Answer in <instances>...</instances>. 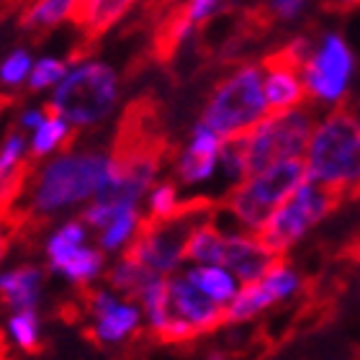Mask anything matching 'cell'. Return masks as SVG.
<instances>
[{
	"instance_id": "1",
	"label": "cell",
	"mask_w": 360,
	"mask_h": 360,
	"mask_svg": "<svg viewBox=\"0 0 360 360\" xmlns=\"http://www.w3.org/2000/svg\"><path fill=\"white\" fill-rule=\"evenodd\" d=\"M307 178L345 191L360 183V121L350 111H335L314 129L307 147Z\"/></svg>"
},
{
	"instance_id": "2",
	"label": "cell",
	"mask_w": 360,
	"mask_h": 360,
	"mask_svg": "<svg viewBox=\"0 0 360 360\" xmlns=\"http://www.w3.org/2000/svg\"><path fill=\"white\" fill-rule=\"evenodd\" d=\"M270 113L263 88V70L245 65L221 80L203 108V124L221 139L250 134Z\"/></svg>"
},
{
	"instance_id": "3",
	"label": "cell",
	"mask_w": 360,
	"mask_h": 360,
	"mask_svg": "<svg viewBox=\"0 0 360 360\" xmlns=\"http://www.w3.org/2000/svg\"><path fill=\"white\" fill-rule=\"evenodd\" d=\"M108 158L96 152H68L41 170L34 191V214H52L96 195L108 178Z\"/></svg>"
},
{
	"instance_id": "4",
	"label": "cell",
	"mask_w": 360,
	"mask_h": 360,
	"mask_svg": "<svg viewBox=\"0 0 360 360\" xmlns=\"http://www.w3.org/2000/svg\"><path fill=\"white\" fill-rule=\"evenodd\" d=\"M304 180H307V160H281L260 173H252L248 180H242L240 186H234L232 193L224 198V206L226 211H232L242 226H248L250 232H257L270 219V214Z\"/></svg>"
},
{
	"instance_id": "5",
	"label": "cell",
	"mask_w": 360,
	"mask_h": 360,
	"mask_svg": "<svg viewBox=\"0 0 360 360\" xmlns=\"http://www.w3.org/2000/svg\"><path fill=\"white\" fill-rule=\"evenodd\" d=\"M119 98V77L103 62H85L62 77L54 103L72 127H93L113 111Z\"/></svg>"
},
{
	"instance_id": "6",
	"label": "cell",
	"mask_w": 360,
	"mask_h": 360,
	"mask_svg": "<svg viewBox=\"0 0 360 360\" xmlns=\"http://www.w3.org/2000/svg\"><path fill=\"white\" fill-rule=\"evenodd\" d=\"M340 201V191L327 186H319L314 180H304L270 219L255 232V237L276 255H283L293 242H299L304 234L322 221Z\"/></svg>"
},
{
	"instance_id": "7",
	"label": "cell",
	"mask_w": 360,
	"mask_h": 360,
	"mask_svg": "<svg viewBox=\"0 0 360 360\" xmlns=\"http://www.w3.org/2000/svg\"><path fill=\"white\" fill-rule=\"evenodd\" d=\"M314 134V116L307 108L268 113L248 134V178L281 160L301 158Z\"/></svg>"
},
{
	"instance_id": "8",
	"label": "cell",
	"mask_w": 360,
	"mask_h": 360,
	"mask_svg": "<svg viewBox=\"0 0 360 360\" xmlns=\"http://www.w3.org/2000/svg\"><path fill=\"white\" fill-rule=\"evenodd\" d=\"M353 75V54L338 34H327L316 52L309 54V60L301 68V77L309 96L335 103L342 98Z\"/></svg>"
},
{
	"instance_id": "9",
	"label": "cell",
	"mask_w": 360,
	"mask_h": 360,
	"mask_svg": "<svg viewBox=\"0 0 360 360\" xmlns=\"http://www.w3.org/2000/svg\"><path fill=\"white\" fill-rule=\"evenodd\" d=\"M170 309L173 314L183 316L195 324L201 332H214L217 327L226 324V309L203 293L188 276L170 278Z\"/></svg>"
},
{
	"instance_id": "10",
	"label": "cell",
	"mask_w": 360,
	"mask_h": 360,
	"mask_svg": "<svg viewBox=\"0 0 360 360\" xmlns=\"http://www.w3.org/2000/svg\"><path fill=\"white\" fill-rule=\"evenodd\" d=\"M276 252H270L257 237H240V234H229L224 237V248H221V263L226 270H232L242 283H252L260 281L276 263Z\"/></svg>"
},
{
	"instance_id": "11",
	"label": "cell",
	"mask_w": 360,
	"mask_h": 360,
	"mask_svg": "<svg viewBox=\"0 0 360 360\" xmlns=\"http://www.w3.org/2000/svg\"><path fill=\"white\" fill-rule=\"evenodd\" d=\"M136 0H80L75 6V11L70 13V21L77 23L83 29V52L80 60L90 52V46L98 37H103L105 31L111 29L113 23L119 21L121 15L127 13L129 8L134 6Z\"/></svg>"
},
{
	"instance_id": "12",
	"label": "cell",
	"mask_w": 360,
	"mask_h": 360,
	"mask_svg": "<svg viewBox=\"0 0 360 360\" xmlns=\"http://www.w3.org/2000/svg\"><path fill=\"white\" fill-rule=\"evenodd\" d=\"M39 291H41V270L39 268H15L0 276V301L13 311L37 309Z\"/></svg>"
},
{
	"instance_id": "13",
	"label": "cell",
	"mask_w": 360,
	"mask_h": 360,
	"mask_svg": "<svg viewBox=\"0 0 360 360\" xmlns=\"http://www.w3.org/2000/svg\"><path fill=\"white\" fill-rule=\"evenodd\" d=\"M158 23L160 26H158V34H155V60L160 65H165V62H170L175 57V52L186 41V37L191 34V29H193L195 23L188 15L186 3L170 8Z\"/></svg>"
},
{
	"instance_id": "14",
	"label": "cell",
	"mask_w": 360,
	"mask_h": 360,
	"mask_svg": "<svg viewBox=\"0 0 360 360\" xmlns=\"http://www.w3.org/2000/svg\"><path fill=\"white\" fill-rule=\"evenodd\" d=\"M49 260H52L54 270H60L62 276H68L70 281H75L80 285L88 283L90 278L98 276V270L103 268V252L80 248V245L54 250V252H49Z\"/></svg>"
},
{
	"instance_id": "15",
	"label": "cell",
	"mask_w": 360,
	"mask_h": 360,
	"mask_svg": "<svg viewBox=\"0 0 360 360\" xmlns=\"http://www.w3.org/2000/svg\"><path fill=\"white\" fill-rule=\"evenodd\" d=\"M278 293L265 283L263 278L260 281H252V283H245L242 291H237L229 307H226V324L232 322H245V319H252L255 314H260L263 309L278 304Z\"/></svg>"
},
{
	"instance_id": "16",
	"label": "cell",
	"mask_w": 360,
	"mask_h": 360,
	"mask_svg": "<svg viewBox=\"0 0 360 360\" xmlns=\"http://www.w3.org/2000/svg\"><path fill=\"white\" fill-rule=\"evenodd\" d=\"M155 276H158V270L147 268V265L139 263V260L121 257V263L108 270L105 281H108L111 288L121 291V296L127 301H134V299H142V291L147 288V283H150Z\"/></svg>"
},
{
	"instance_id": "17",
	"label": "cell",
	"mask_w": 360,
	"mask_h": 360,
	"mask_svg": "<svg viewBox=\"0 0 360 360\" xmlns=\"http://www.w3.org/2000/svg\"><path fill=\"white\" fill-rule=\"evenodd\" d=\"M221 248H224V234L217 229L214 219H206L188 237L186 260H193L195 265H219Z\"/></svg>"
},
{
	"instance_id": "18",
	"label": "cell",
	"mask_w": 360,
	"mask_h": 360,
	"mask_svg": "<svg viewBox=\"0 0 360 360\" xmlns=\"http://www.w3.org/2000/svg\"><path fill=\"white\" fill-rule=\"evenodd\" d=\"M203 293H209L211 299L219 304H229L237 296V276L224 265H195L186 273Z\"/></svg>"
},
{
	"instance_id": "19",
	"label": "cell",
	"mask_w": 360,
	"mask_h": 360,
	"mask_svg": "<svg viewBox=\"0 0 360 360\" xmlns=\"http://www.w3.org/2000/svg\"><path fill=\"white\" fill-rule=\"evenodd\" d=\"M139 324V309L129 307V304H116L113 309H108L105 314L98 316V324L93 332V342H119L127 335L136 330Z\"/></svg>"
},
{
	"instance_id": "20",
	"label": "cell",
	"mask_w": 360,
	"mask_h": 360,
	"mask_svg": "<svg viewBox=\"0 0 360 360\" xmlns=\"http://www.w3.org/2000/svg\"><path fill=\"white\" fill-rule=\"evenodd\" d=\"M80 0H37L34 6L23 13V29H52L62 18H70Z\"/></svg>"
},
{
	"instance_id": "21",
	"label": "cell",
	"mask_w": 360,
	"mask_h": 360,
	"mask_svg": "<svg viewBox=\"0 0 360 360\" xmlns=\"http://www.w3.org/2000/svg\"><path fill=\"white\" fill-rule=\"evenodd\" d=\"M72 131H70V121L62 116H46L44 124L37 129L34 142H31V158H44L46 152H52L54 147H60L62 142L70 144Z\"/></svg>"
},
{
	"instance_id": "22",
	"label": "cell",
	"mask_w": 360,
	"mask_h": 360,
	"mask_svg": "<svg viewBox=\"0 0 360 360\" xmlns=\"http://www.w3.org/2000/svg\"><path fill=\"white\" fill-rule=\"evenodd\" d=\"M139 214H136V209L131 206V209H124L119 211L116 217H113V221L108 226H103V234H101V248L103 250H119L124 242L134 234L136 224H139Z\"/></svg>"
},
{
	"instance_id": "23",
	"label": "cell",
	"mask_w": 360,
	"mask_h": 360,
	"mask_svg": "<svg viewBox=\"0 0 360 360\" xmlns=\"http://www.w3.org/2000/svg\"><path fill=\"white\" fill-rule=\"evenodd\" d=\"M219 165V155H195V152L186 150L178 160V175L183 183H201L214 175Z\"/></svg>"
},
{
	"instance_id": "24",
	"label": "cell",
	"mask_w": 360,
	"mask_h": 360,
	"mask_svg": "<svg viewBox=\"0 0 360 360\" xmlns=\"http://www.w3.org/2000/svg\"><path fill=\"white\" fill-rule=\"evenodd\" d=\"M8 330H11V338L15 340V345L21 347L23 353H39V350H41V345H39V324H37L34 309L18 311V314L11 319Z\"/></svg>"
},
{
	"instance_id": "25",
	"label": "cell",
	"mask_w": 360,
	"mask_h": 360,
	"mask_svg": "<svg viewBox=\"0 0 360 360\" xmlns=\"http://www.w3.org/2000/svg\"><path fill=\"white\" fill-rule=\"evenodd\" d=\"M198 335H201V330L178 314L170 316V319H167L158 332H152V338L158 340L160 345H183V342L195 340Z\"/></svg>"
},
{
	"instance_id": "26",
	"label": "cell",
	"mask_w": 360,
	"mask_h": 360,
	"mask_svg": "<svg viewBox=\"0 0 360 360\" xmlns=\"http://www.w3.org/2000/svg\"><path fill=\"white\" fill-rule=\"evenodd\" d=\"M65 75H68V65H65V62L44 57V60H39L37 65L31 68L29 85H31V90H44L46 85L60 83Z\"/></svg>"
},
{
	"instance_id": "27",
	"label": "cell",
	"mask_w": 360,
	"mask_h": 360,
	"mask_svg": "<svg viewBox=\"0 0 360 360\" xmlns=\"http://www.w3.org/2000/svg\"><path fill=\"white\" fill-rule=\"evenodd\" d=\"M31 68H34V62H31L29 52H13L8 57L3 65H0V83L3 85H21L26 77L31 75Z\"/></svg>"
},
{
	"instance_id": "28",
	"label": "cell",
	"mask_w": 360,
	"mask_h": 360,
	"mask_svg": "<svg viewBox=\"0 0 360 360\" xmlns=\"http://www.w3.org/2000/svg\"><path fill=\"white\" fill-rule=\"evenodd\" d=\"M178 191L173 183H162L155 188V193L150 198V217L152 219H170L178 214Z\"/></svg>"
},
{
	"instance_id": "29",
	"label": "cell",
	"mask_w": 360,
	"mask_h": 360,
	"mask_svg": "<svg viewBox=\"0 0 360 360\" xmlns=\"http://www.w3.org/2000/svg\"><path fill=\"white\" fill-rule=\"evenodd\" d=\"M85 240V226L83 221H70L65 224L62 229L49 237V245H46V252H54V250H62V248H72V245H83Z\"/></svg>"
},
{
	"instance_id": "30",
	"label": "cell",
	"mask_w": 360,
	"mask_h": 360,
	"mask_svg": "<svg viewBox=\"0 0 360 360\" xmlns=\"http://www.w3.org/2000/svg\"><path fill=\"white\" fill-rule=\"evenodd\" d=\"M23 136L21 134H8V139H6V144L0 147V180L6 178L11 170H13L18 162H21V158H23Z\"/></svg>"
},
{
	"instance_id": "31",
	"label": "cell",
	"mask_w": 360,
	"mask_h": 360,
	"mask_svg": "<svg viewBox=\"0 0 360 360\" xmlns=\"http://www.w3.org/2000/svg\"><path fill=\"white\" fill-rule=\"evenodd\" d=\"M304 3H307V0H273V11H276L281 18H293V15H299Z\"/></svg>"
},
{
	"instance_id": "32",
	"label": "cell",
	"mask_w": 360,
	"mask_h": 360,
	"mask_svg": "<svg viewBox=\"0 0 360 360\" xmlns=\"http://www.w3.org/2000/svg\"><path fill=\"white\" fill-rule=\"evenodd\" d=\"M44 119H46L44 111H26L21 116V124L26 129H39L41 124H44Z\"/></svg>"
},
{
	"instance_id": "33",
	"label": "cell",
	"mask_w": 360,
	"mask_h": 360,
	"mask_svg": "<svg viewBox=\"0 0 360 360\" xmlns=\"http://www.w3.org/2000/svg\"><path fill=\"white\" fill-rule=\"evenodd\" d=\"M6 221H3V219H0V260H3V257H6V252H8V245H11V234H6ZM8 232H11V229H8Z\"/></svg>"
},
{
	"instance_id": "34",
	"label": "cell",
	"mask_w": 360,
	"mask_h": 360,
	"mask_svg": "<svg viewBox=\"0 0 360 360\" xmlns=\"http://www.w3.org/2000/svg\"><path fill=\"white\" fill-rule=\"evenodd\" d=\"M8 353V342H6V332H0V355Z\"/></svg>"
}]
</instances>
